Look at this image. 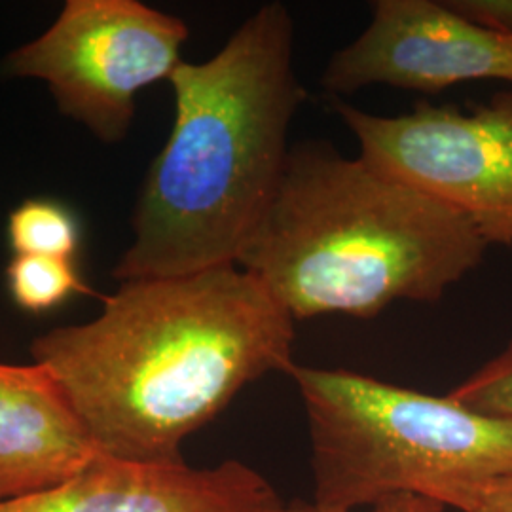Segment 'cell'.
<instances>
[{
  "mask_svg": "<svg viewBox=\"0 0 512 512\" xmlns=\"http://www.w3.org/2000/svg\"><path fill=\"white\" fill-rule=\"evenodd\" d=\"M8 239L16 255L74 260L80 247V226L61 203L27 200L10 215Z\"/></svg>",
  "mask_w": 512,
  "mask_h": 512,
  "instance_id": "cell-10",
  "label": "cell"
},
{
  "mask_svg": "<svg viewBox=\"0 0 512 512\" xmlns=\"http://www.w3.org/2000/svg\"><path fill=\"white\" fill-rule=\"evenodd\" d=\"M169 84L175 120L133 211L122 281L238 266L268 217L306 101L294 21L281 2L245 19L217 54L183 61Z\"/></svg>",
  "mask_w": 512,
  "mask_h": 512,
  "instance_id": "cell-2",
  "label": "cell"
},
{
  "mask_svg": "<svg viewBox=\"0 0 512 512\" xmlns=\"http://www.w3.org/2000/svg\"><path fill=\"white\" fill-rule=\"evenodd\" d=\"M361 158L450 207L486 245H512V92L463 112L420 103L395 116L336 101Z\"/></svg>",
  "mask_w": 512,
  "mask_h": 512,
  "instance_id": "cell-6",
  "label": "cell"
},
{
  "mask_svg": "<svg viewBox=\"0 0 512 512\" xmlns=\"http://www.w3.org/2000/svg\"><path fill=\"white\" fill-rule=\"evenodd\" d=\"M311 442L313 503L357 511L412 494L465 512L512 475V420L342 368L296 365Z\"/></svg>",
  "mask_w": 512,
  "mask_h": 512,
  "instance_id": "cell-4",
  "label": "cell"
},
{
  "mask_svg": "<svg viewBox=\"0 0 512 512\" xmlns=\"http://www.w3.org/2000/svg\"><path fill=\"white\" fill-rule=\"evenodd\" d=\"M446 507L440 505L439 501H433L429 497H421V495L403 494L395 495L384 499L376 505H370L365 509H357V511H329V509H321L317 507L313 501L304 503V501H294L293 505H283L281 509L274 512H444Z\"/></svg>",
  "mask_w": 512,
  "mask_h": 512,
  "instance_id": "cell-14",
  "label": "cell"
},
{
  "mask_svg": "<svg viewBox=\"0 0 512 512\" xmlns=\"http://www.w3.org/2000/svg\"><path fill=\"white\" fill-rule=\"evenodd\" d=\"M8 289L19 308L54 310L76 293H88L74 260L54 256L16 255L6 270Z\"/></svg>",
  "mask_w": 512,
  "mask_h": 512,
  "instance_id": "cell-11",
  "label": "cell"
},
{
  "mask_svg": "<svg viewBox=\"0 0 512 512\" xmlns=\"http://www.w3.org/2000/svg\"><path fill=\"white\" fill-rule=\"evenodd\" d=\"M465 512H512V475L484 486Z\"/></svg>",
  "mask_w": 512,
  "mask_h": 512,
  "instance_id": "cell-15",
  "label": "cell"
},
{
  "mask_svg": "<svg viewBox=\"0 0 512 512\" xmlns=\"http://www.w3.org/2000/svg\"><path fill=\"white\" fill-rule=\"evenodd\" d=\"M274 486L241 461L196 469L97 456L52 490L0 505V512H274Z\"/></svg>",
  "mask_w": 512,
  "mask_h": 512,
  "instance_id": "cell-8",
  "label": "cell"
},
{
  "mask_svg": "<svg viewBox=\"0 0 512 512\" xmlns=\"http://www.w3.org/2000/svg\"><path fill=\"white\" fill-rule=\"evenodd\" d=\"M293 317L241 266L122 281L101 313L31 346L99 452L183 463L184 440L241 389L294 365Z\"/></svg>",
  "mask_w": 512,
  "mask_h": 512,
  "instance_id": "cell-1",
  "label": "cell"
},
{
  "mask_svg": "<svg viewBox=\"0 0 512 512\" xmlns=\"http://www.w3.org/2000/svg\"><path fill=\"white\" fill-rule=\"evenodd\" d=\"M476 80L512 84V40L446 0H376L368 27L332 54L321 76L334 95L370 86L439 93Z\"/></svg>",
  "mask_w": 512,
  "mask_h": 512,
  "instance_id": "cell-7",
  "label": "cell"
},
{
  "mask_svg": "<svg viewBox=\"0 0 512 512\" xmlns=\"http://www.w3.org/2000/svg\"><path fill=\"white\" fill-rule=\"evenodd\" d=\"M183 19L139 0H69L54 23L4 57L2 73L46 82L61 114L116 145L137 95L183 63Z\"/></svg>",
  "mask_w": 512,
  "mask_h": 512,
  "instance_id": "cell-5",
  "label": "cell"
},
{
  "mask_svg": "<svg viewBox=\"0 0 512 512\" xmlns=\"http://www.w3.org/2000/svg\"><path fill=\"white\" fill-rule=\"evenodd\" d=\"M97 452L48 366L0 363V505L63 484Z\"/></svg>",
  "mask_w": 512,
  "mask_h": 512,
  "instance_id": "cell-9",
  "label": "cell"
},
{
  "mask_svg": "<svg viewBox=\"0 0 512 512\" xmlns=\"http://www.w3.org/2000/svg\"><path fill=\"white\" fill-rule=\"evenodd\" d=\"M484 239L450 207L329 143L291 148L283 183L238 266L294 321L368 319L439 302L480 266Z\"/></svg>",
  "mask_w": 512,
  "mask_h": 512,
  "instance_id": "cell-3",
  "label": "cell"
},
{
  "mask_svg": "<svg viewBox=\"0 0 512 512\" xmlns=\"http://www.w3.org/2000/svg\"><path fill=\"white\" fill-rule=\"evenodd\" d=\"M463 18L512 40V0H446Z\"/></svg>",
  "mask_w": 512,
  "mask_h": 512,
  "instance_id": "cell-13",
  "label": "cell"
},
{
  "mask_svg": "<svg viewBox=\"0 0 512 512\" xmlns=\"http://www.w3.org/2000/svg\"><path fill=\"white\" fill-rule=\"evenodd\" d=\"M448 397L476 412L512 420V338L499 355L456 385Z\"/></svg>",
  "mask_w": 512,
  "mask_h": 512,
  "instance_id": "cell-12",
  "label": "cell"
}]
</instances>
